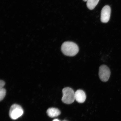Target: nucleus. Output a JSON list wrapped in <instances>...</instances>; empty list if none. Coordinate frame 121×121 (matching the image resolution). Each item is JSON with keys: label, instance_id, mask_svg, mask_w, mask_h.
<instances>
[{"label": "nucleus", "instance_id": "obj_7", "mask_svg": "<svg viewBox=\"0 0 121 121\" xmlns=\"http://www.w3.org/2000/svg\"><path fill=\"white\" fill-rule=\"evenodd\" d=\"M47 113L49 117H54L59 116L60 112L58 109L54 108H50L47 110Z\"/></svg>", "mask_w": 121, "mask_h": 121}, {"label": "nucleus", "instance_id": "obj_6", "mask_svg": "<svg viewBox=\"0 0 121 121\" xmlns=\"http://www.w3.org/2000/svg\"><path fill=\"white\" fill-rule=\"evenodd\" d=\"M75 99L80 103H82L85 101L86 95L84 91L78 90L75 92Z\"/></svg>", "mask_w": 121, "mask_h": 121}, {"label": "nucleus", "instance_id": "obj_4", "mask_svg": "<svg viewBox=\"0 0 121 121\" xmlns=\"http://www.w3.org/2000/svg\"><path fill=\"white\" fill-rule=\"evenodd\" d=\"M111 72L107 66L103 65L100 66L99 75L100 79L104 82H106L109 79Z\"/></svg>", "mask_w": 121, "mask_h": 121}, {"label": "nucleus", "instance_id": "obj_11", "mask_svg": "<svg viewBox=\"0 0 121 121\" xmlns=\"http://www.w3.org/2000/svg\"><path fill=\"white\" fill-rule=\"evenodd\" d=\"M53 121H60V120H58V119H54L53 120Z\"/></svg>", "mask_w": 121, "mask_h": 121}, {"label": "nucleus", "instance_id": "obj_8", "mask_svg": "<svg viewBox=\"0 0 121 121\" xmlns=\"http://www.w3.org/2000/svg\"><path fill=\"white\" fill-rule=\"evenodd\" d=\"M99 0H87V6L89 9L92 10L94 9L99 2Z\"/></svg>", "mask_w": 121, "mask_h": 121}, {"label": "nucleus", "instance_id": "obj_3", "mask_svg": "<svg viewBox=\"0 0 121 121\" xmlns=\"http://www.w3.org/2000/svg\"><path fill=\"white\" fill-rule=\"evenodd\" d=\"M23 112V110L21 106L14 104L10 107L9 114L12 119L16 120L22 116Z\"/></svg>", "mask_w": 121, "mask_h": 121}, {"label": "nucleus", "instance_id": "obj_9", "mask_svg": "<svg viewBox=\"0 0 121 121\" xmlns=\"http://www.w3.org/2000/svg\"><path fill=\"white\" fill-rule=\"evenodd\" d=\"M6 91L5 89L2 88H0V100L2 101L5 96Z\"/></svg>", "mask_w": 121, "mask_h": 121}, {"label": "nucleus", "instance_id": "obj_10", "mask_svg": "<svg viewBox=\"0 0 121 121\" xmlns=\"http://www.w3.org/2000/svg\"><path fill=\"white\" fill-rule=\"evenodd\" d=\"M5 84V82L3 80H1L0 81V88H3Z\"/></svg>", "mask_w": 121, "mask_h": 121}, {"label": "nucleus", "instance_id": "obj_12", "mask_svg": "<svg viewBox=\"0 0 121 121\" xmlns=\"http://www.w3.org/2000/svg\"><path fill=\"white\" fill-rule=\"evenodd\" d=\"M84 1H87V0H83Z\"/></svg>", "mask_w": 121, "mask_h": 121}, {"label": "nucleus", "instance_id": "obj_5", "mask_svg": "<svg viewBox=\"0 0 121 121\" xmlns=\"http://www.w3.org/2000/svg\"><path fill=\"white\" fill-rule=\"evenodd\" d=\"M111 9L108 5H105L102 9L101 12V21L102 22L106 23L109 21Z\"/></svg>", "mask_w": 121, "mask_h": 121}, {"label": "nucleus", "instance_id": "obj_1", "mask_svg": "<svg viewBox=\"0 0 121 121\" xmlns=\"http://www.w3.org/2000/svg\"><path fill=\"white\" fill-rule=\"evenodd\" d=\"M61 51L65 55L73 56L76 55L79 51V48L76 44L72 42H64L61 46Z\"/></svg>", "mask_w": 121, "mask_h": 121}, {"label": "nucleus", "instance_id": "obj_2", "mask_svg": "<svg viewBox=\"0 0 121 121\" xmlns=\"http://www.w3.org/2000/svg\"><path fill=\"white\" fill-rule=\"evenodd\" d=\"M62 92L63 96L62 101L63 103L69 104L73 102L75 100V93L72 89L69 87H65Z\"/></svg>", "mask_w": 121, "mask_h": 121}, {"label": "nucleus", "instance_id": "obj_13", "mask_svg": "<svg viewBox=\"0 0 121 121\" xmlns=\"http://www.w3.org/2000/svg\"></svg>", "mask_w": 121, "mask_h": 121}]
</instances>
